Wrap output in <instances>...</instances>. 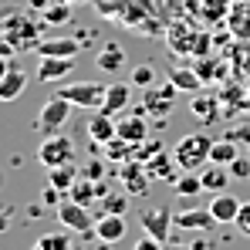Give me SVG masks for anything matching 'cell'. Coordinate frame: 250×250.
<instances>
[{
  "instance_id": "8fae6325",
  "label": "cell",
  "mask_w": 250,
  "mask_h": 250,
  "mask_svg": "<svg viewBox=\"0 0 250 250\" xmlns=\"http://www.w3.org/2000/svg\"><path fill=\"white\" fill-rule=\"evenodd\" d=\"M172 227H179V230H193V233H207L216 227V216L207 209H179V213H172Z\"/></svg>"
},
{
  "instance_id": "30bf717a",
  "label": "cell",
  "mask_w": 250,
  "mask_h": 250,
  "mask_svg": "<svg viewBox=\"0 0 250 250\" xmlns=\"http://www.w3.org/2000/svg\"><path fill=\"white\" fill-rule=\"evenodd\" d=\"M119 179L125 183L128 196H146V189H149V183H152V176L146 172V163H139V159H128V163H122Z\"/></svg>"
},
{
  "instance_id": "7bdbcfd3",
  "label": "cell",
  "mask_w": 250,
  "mask_h": 250,
  "mask_svg": "<svg viewBox=\"0 0 250 250\" xmlns=\"http://www.w3.org/2000/svg\"><path fill=\"white\" fill-rule=\"evenodd\" d=\"M10 64H14V61H7V58H0V78H3V75L10 71Z\"/></svg>"
},
{
  "instance_id": "6da1fadb",
  "label": "cell",
  "mask_w": 250,
  "mask_h": 250,
  "mask_svg": "<svg viewBox=\"0 0 250 250\" xmlns=\"http://www.w3.org/2000/svg\"><path fill=\"white\" fill-rule=\"evenodd\" d=\"M38 34H41V27H38V21L27 10H10L7 17H0V41L14 44L17 51L34 47V44L41 41Z\"/></svg>"
},
{
  "instance_id": "3957f363",
  "label": "cell",
  "mask_w": 250,
  "mask_h": 250,
  "mask_svg": "<svg viewBox=\"0 0 250 250\" xmlns=\"http://www.w3.org/2000/svg\"><path fill=\"white\" fill-rule=\"evenodd\" d=\"M38 163L44 169H61V166H75V142L68 135H44L38 146Z\"/></svg>"
},
{
  "instance_id": "f35d334b",
  "label": "cell",
  "mask_w": 250,
  "mask_h": 250,
  "mask_svg": "<svg viewBox=\"0 0 250 250\" xmlns=\"http://www.w3.org/2000/svg\"><path fill=\"white\" fill-rule=\"evenodd\" d=\"M196 75H200V78H203V82H207V78H213V75H216V71H213V64H209V61H203V64H200V68H196Z\"/></svg>"
},
{
  "instance_id": "4dcf8cb0",
  "label": "cell",
  "mask_w": 250,
  "mask_h": 250,
  "mask_svg": "<svg viewBox=\"0 0 250 250\" xmlns=\"http://www.w3.org/2000/svg\"><path fill=\"white\" fill-rule=\"evenodd\" d=\"M68 233H71V230H61V233H44V237H38V244H34L31 250H75Z\"/></svg>"
},
{
  "instance_id": "8992f818",
  "label": "cell",
  "mask_w": 250,
  "mask_h": 250,
  "mask_svg": "<svg viewBox=\"0 0 250 250\" xmlns=\"http://www.w3.org/2000/svg\"><path fill=\"white\" fill-rule=\"evenodd\" d=\"M58 220H61V227L71 230V233H95V216L88 213L84 203L71 200V196L58 207Z\"/></svg>"
},
{
  "instance_id": "603a6c76",
  "label": "cell",
  "mask_w": 250,
  "mask_h": 250,
  "mask_svg": "<svg viewBox=\"0 0 250 250\" xmlns=\"http://www.w3.org/2000/svg\"><path fill=\"white\" fill-rule=\"evenodd\" d=\"M132 207V196L128 193H105L98 200V216H125Z\"/></svg>"
},
{
  "instance_id": "836d02e7",
  "label": "cell",
  "mask_w": 250,
  "mask_h": 250,
  "mask_svg": "<svg viewBox=\"0 0 250 250\" xmlns=\"http://www.w3.org/2000/svg\"><path fill=\"white\" fill-rule=\"evenodd\" d=\"M159 152H166L163 142H142V146L135 149V159H139V163H149V159H156Z\"/></svg>"
},
{
  "instance_id": "ffe728a7",
  "label": "cell",
  "mask_w": 250,
  "mask_h": 250,
  "mask_svg": "<svg viewBox=\"0 0 250 250\" xmlns=\"http://www.w3.org/2000/svg\"><path fill=\"white\" fill-rule=\"evenodd\" d=\"M176 169H179L176 156H166V152H159L156 159H149V163H146V172H149L152 179H159V183H176V179H179V176H176Z\"/></svg>"
},
{
  "instance_id": "9c48e42d",
  "label": "cell",
  "mask_w": 250,
  "mask_h": 250,
  "mask_svg": "<svg viewBox=\"0 0 250 250\" xmlns=\"http://www.w3.org/2000/svg\"><path fill=\"white\" fill-rule=\"evenodd\" d=\"M142 230L149 233V237H156V240H169V230H172V209L169 207H156V209H142Z\"/></svg>"
},
{
  "instance_id": "d6a6232c",
  "label": "cell",
  "mask_w": 250,
  "mask_h": 250,
  "mask_svg": "<svg viewBox=\"0 0 250 250\" xmlns=\"http://www.w3.org/2000/svg\"><path fill=\"white\" fill-rule=\"evenodd\" d=\"M128 82H132V88H152L156 84V68L152 64H135L132 68V75H128Z\"/></svg>"
},
{
  "instance_id": "b9f144b4",
  "label": "cell",
  "mask_w": 250,
  "mask_h": 250,
  "mask_svg": "<svg viewBox=\"0 0 250 250\" xmlns=\"http://www.w3.org/2000/svg\"><path fill=\"white\" fill-rule=\"evenodd\" d=\"M163 250H196V247H183V244H172V240H166V244H163Z\"/></svg>"
},
{
  "instance_id": "e0dca14e",
  "label": "cell",
  "mask_w": 250,
  "mask_h": 250,
  "mask_svg": "<svg viewBox=\"0 0 250 250\" xmlns=\"http://www.w3.org/2000/svg\"><path fill=\"white\" fill-rule=\"evenodd\" d=\"M71 68H75V58H41L38 78L41 82H61V78L71 75Z\"/></svg>"
},
{
  "instance_id": "74e56055",
  "label": "cell",
  "mask_w": 250,
  "mask_h": 250,
  "mask_svg": "<svg viewBox=\"0 0 250 250\" xmlns=\"http://www.w3.org/2000/svg\"><path fill=\"white\" fill-rule=\"evenodd\" d=\"M132 250H163V240H156V237H149V233H146V237H139V240H135V247Z\"/></svg>"
},
{
  "instance_id": "7a4b0ae2",
  "label": "cell",
  "mask_w": 250,
  "mask_h": 250,
  "mask_svg": "<svg viewBox=\"0 0 250 250\" xmlns=\"http://www.w3.org/2000/svg\"><path fill=\"white\" fill-rule=\"evenodd\" d=\"M209 149H213V139L207 135H200V132H189V135H183L179 142H176V163L183 172H200V169L209 163Z\"/></svg>"
},
{
  "instance_id": "4316f807",
  "label": "cell",
  "mask_w": 250,
  "mask_h": 250,
  "mask_svg": "<svg viewBox=\"0 0 250 250\" xmlns=\"http://www.w3.org/2000/svg\"><path fill=\"white\" fill-rule=\"evenodd\" d=\"M68 196H71V200H78V203H84V207H88V203H91V200H98V183H95V179H88V176H78V179H75V186H71V189H68Z\"/></svg>"
},
{
  "instance_id": "5bb4252c",
  "label": "cell",
  "mask_w": 250,
  "mask_h": 250,
  "mask_svg": "<svg viewBox=\"0 0 250 250\" xmlns=\"http://www.w3.org/2000/svg\"><path fill=\"white\" fill-rule=\"evenodd\" d=\"M34 51H38V58H78L82 44L71 38H44L34 44Z\"/></svg>"
},
{
  "instance_id": "f6af8a7d",
  "label": "cell",
  "mask_w": 250,
  "mask_h": 250,
  "mask_svg": "<svg viewBox=\"0 0 250 250\" xmlns=\"http://www.w3.org/2000/svg\"><path fill=\"white\" fill-rule=\"evenodd\" d=\"M75 250H82V247H75Z\"/></svg>"
},
{
  "instance_id": "83f0119b",
  "label": "cell",
  "mask_w": 250,
  "mask_h": 250,
  "mask_svg": "<svg viewBox=\"0 0 250 250\" xmlns=\"http://www.w3.org/2000/svg\"><path fill=\"white\" fill-rule=\"evenodd\" d=\"M82 172L75 166H61V169H47V186H54V189H61V193H68L71 186H75V179H78Z\"/></svg>"
},
{
  "instance_id": "ac0fdd59",
  "label": "cell",
  "mask_w": 250,
  "mask_h": 250,
  "mask_svg": "<svg viewBox=\"0 0 250 250\" xmlns=\"http://www.w3.org/2000/svg\"><path fill=\"white\" fill-rule=\"evenodd\" d=\"M125 216H98L95 220V237L105 240V244H119L125 237Z\"/></svg>"
},
{
  "instance_id": "8d00e7d4",
  "label": "cell",
  "mask_w": 250,
  "mask_h": 250,
  "mask_svg": "<svg viewBox=\"0 0 250 250\" xmlns=\"http://www.w3.org/2000/svg\"><path fill=\"white\" fill-rule=\"evenodd\" d=\"M237 233H244V237H250V200L240 207V216H237Z\"/></svg>"
},
{
  "instance_id": "ba28073f",
  "label": "cell",
  "mask_w": 250,
  "mask_h": 250,
  "mask_svg": "<svg viewBox=\"0 0 250 250\" xmlns=\"http://www.w3.org/2000/svg\"><path fill=\"white\" fill-rule=\"evenodd\" d=\"M146 119H149L146 112H125L122 119H115V125H119V135H122L125 142H132V146L149 142V122H146Z\"/></svg>"
},
{
  "instance_id": "60d3db41",
  "label": "cell",
  "mask_w": 250,
  "mask_h": 250,
  "mask_svg": "<svg viewBox=\"0 0 250 250\" xmlns=\"http://www.w3.org/2000/svg\"><path fill=\"white\" fill-rule=\"evenodd\" d=\"M3 230H10V213H7V209H0V233H3Z\"/></svg>"
},
{
  "instance_id": "d6986e66",
  "label": "cell",
  "mask_w": 250,
  "mask_h": 250,
  "mask_svg": "<svg viewBox=\"0 0 250 250\" xmlns=\"http://www.w3.org/2000/svg\"><path fill=\"white\" fill-rule=\"evenodd\" d=\"M200 179H203V189L207 193H227V186H230V169L227 166H216V163H209V166L200 169Z\"/></svg>"
},
{
  "instance_id": "e575fe53",
  "label": "cell",
  "mask_w": 250,
  "mask_h": 250,
  "mask_svg": "<svg viewBox=\"0 0 250 250\" xmlns=\"http://www.w3.org/2000/svg\"><path fill=\"white\" fill-rule=\"evenodd\" d=\"M223 139H230V142H237V146H250V122L227 128V135H223Z\"/></svg>"
},
{
  "instance_id": "d590c367",
  "label": "cell",
  "mask_w": 250,
  "mask_h": 250,
  "mask_svg": "<svg viewBox=\"0 0 250 250\" xmlns=\"http://www.w3.org/2000/svg\"><path fill=\"white\" fill-rule=\"evenodd\" d=\"M230 176H237V179H247L250 176V159H244V156H240V159H233V163H230Z\"/></svg>"
},
{
  "instance_id": "5b68a950",
  "label": "cell",
  "mask_w": 250,
  "mask_h": 250,
  "mask_svg": "<svg viewBox=\"0 0 250 250\" xmlns=\"http://www.w3.org/2000/svg\"><path fill=\"white\" fill-rule=\"evenodd\" d=\"M68 119H71V102L61 98V95H54V98L44 102L41 112H38V132L41 135H58L68 125Z\"/></svg>"
},
{
  "instance_id": "1f68e13d",
  "label": "cell",
  "mask_w": 250,
  "mask_h": 250,
  "mask_svg": "<svg viewBox=\"0 0 250 250\" xmlns=\"http://www.w3.org/2000/svg\"><path fill=\"white\" fill-rule=\"evenodd\" d=\"M230 31H233L237 38L250 41V7H247V3L233 7V14H230Z\"/></svg>"
},
{
  "instance_id": "4fadbf2b",
  "label": "cell",
  "mask_w": 250,
  "mask_h": 250,
  "mask_svg": "<svg viewBox=\"0 0 250 250\" xmlns=\"http://www.w3.org/2000/svg\"><path fill=\"white\" fill-rule=\"evenodd\" d=\"M84 132H88V139L95 142V146H105V142H112L115 135H119V125L112 115H105V112H95L88 125H84Z\"/></svg>"
},
{
  "instance_id": "9a60e30c",
  "label": "cell",
  "mask_w": 250,
  "mask_h": 250,
  "mask_svg": "<svg viewBox=\"0 0 250 250\" xmlns=\"http://www.w3.org/2000/svg\"><path fill=\"white\" fill-rule=\"evenodd\" d=\"M27 91V75L21 64H10V71L0 78V102H17Z\"/></svg>"
},
{
  "instance_id": "7402d4cb",
  "label": "cell",
  "mask_w": 250,
  "mask_h": 250,
  "mask_svg": "<svg viewBox=\"0 0 250 250\" xmlns=\"http://www.w3.org/2000/svg\"><path fill=\"white\" fill-rule=\"evenodd\" d=\"M95 64H98V71H105V75H115L119 68H125V51L119 47V44H105V47L98 51Z\"/></svg>"
},
{
  "instance_id": "277c9868",
  "label": "cell",
  "mask_w": 250,
  "mask_h": 250,
  "mask_svg": "<svg viewBox=\"0 0 250 250\" xmlns=\"http://www.w3.org/2000/svg\"><path fill=\"white\" fill-rule=\"evenodd\" d=\"M58 95H61V98H68L75 108L102 112V105H105V95H108V84H102V82H75V84H64Z\"/></svg>"
},
{
  "instance_id": "cb8c5ba5",
  "label": "cell",
  "mask_w": 250,
  "mask_h": 250,
  "mask_svg": "<svg viewBox=\"0 0 250 250\" xmlns=\"http://www.w3.org/2000/svg\"><path fill=\"white\" fill-rule=\"evenodd\" d=\"M47 27H64L75 21V3H61V0H51V7L41 14Z\"/></svg>"
},
{
  "instance_id": "7c38bea8",
  "label": "cell",
  "mask_w": 250,
  "mask_h": 250,
  "mask_svg": "<svg viewBox=\"0 0 250 250\" xmlns=\"http://www.w3.org/2000/svg\"><path fill=\"white\" fill-rule=\"evenodd\" d=\"M128 105H132V82L108 84V95H105L102 112H105V115H112V119H119V115H125V112H128Z\"/></svg>"
},
{
  "instance_id": "484cf974",
  "label": "cell",
  "mask_w": 250,
  "mask_h": 250,
  "mask_svg": "<svg viewBox=\"0 0 250 250\" xmlns=\"http://www.w3.org/2000/svg\"><path fill=\"white\" fill-rule=\"evenodd\" d=\"M233 159H240V146L230 142V139H216L213 149H209V163H216V166H230Z\"/></svg>"
},
{
  "instance_id": "2e32d148",
  "label": "cell",
  "mask_w": 250,
  "mask_h": 250,
  "mask_svg": "<svg viewBox=\"0 0 250 250\" xmlns=\"http://www.w3.org/2000/svg\"><path fill=\"white\" fill-rule=\"evenodd\" d=\"M240 207L244 203L237 196H230V193H213V200H209V213L216 216V223H237Z\"/></svg>"
},
{
  "instance_id": "52a82bcc",
  "label": "cell",
  "mask_w": 250,
  "mask_h": 250,
  "mask_svg": "<svg viewBox=\"0 0 250 250\" xmlns=\"http://www.w3.org/2000/svg\"><path fill=\"white\" fill-rule=\"evenodd\" d=\"M176 95H179V88L172 82H166L159 91H156V88H146L142 112H146V115H156V119H166L169 112H172V105H176Z\"/></svg>"
},
{
  "instance_id": "44dd1931",
  "label": "cell",
  "mask_w": 250,
  "mask_h": 250,
  "mask_svg": "<svg viewBox=\"0 0 250 250\" xmlns=\"http://www.w3.org/2000/svg\"><path fill=\"white\" fill-rule=\"evenodd\" d=\"M169 82L176 84L179 91H189V95H196V91L203 88V78L196 75V68H183V64L169 68Z\"/></svg>"
},
{
  "instance_id": "f1b7e54d",
  "label": "cell",
  "mask_w": 250,
  "mask_h": 250,
  "mask_svg": "<svg viewBox=\"0 0 250 250\" xmlns=\"http://www.w3.org/2000/svg\"><path fill=\"white\" fill-rule=\"evenodd\" d=\"M172 186H176V196H183V200H193V196L203 193V179H200V172H183Z\"/></svg>"
},
{
  "instance_id": "d4e9b609",
  "label": "cell",
  "mask_w": 250,
  "mask_h": 250,
  "mask_svg": "<svg viewBox=\"0 0 250 250\" xmlns=\"http://www.w3.org/2000/svg\"><path fill=\"white\" fill-rule=\"evenodd\" d=\"M135 149H139V146L125 142L122 135H115L112 142H105V146H102V152H105V159H108V163H128V159H135Z\"/></svg>"
},
{
  "instance_id": "f546056e",
  "label": "cell",
  "mask_w": 250,
  "mask_h": 250,
  "mask_svg": "<svg viewBox=\"0 0 250 250\" xmlns=\"http://www.w3.org/2000/svg\"><path fill=\"white\" fill-rule=\"evenodd\" d=\"M189 112H193V115H200V122H213V119H216V112H220V105H216V98L193 95V98H189Z\"/></svg>"
},
{
  "instance_id": "ab89813d",
  "label": "cell",
  "mask_w": 250,
  "mask_h": 250,
  "mask_svg": "<svg viewBox=\"0 0 250 250\" xmlns=\"http://www.w3.org/2000/svg\"><path fill=\"white\" fill-rule=\"evenodd\" d=\"M27 7H31V10H47V7H51V0H27Z\"/></svg>"
},
{
  "instance_id": "ee69618b",
  "label": "cell",
  "mask_w": 250,
  "mask_h": 250,
  "mask_svg": "<svg viewBox=\"0 0 250 250\" xmlns=\"http://www.w3.org/2000/svg\"><path fill=\"white\" fill-rule=\"evenodd\" d=\"M61 3H75L78 7V3H88V0H61Z\"/></svg>"
}]
</instances>
